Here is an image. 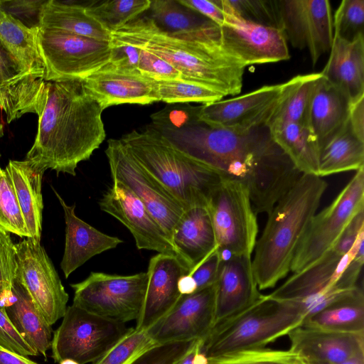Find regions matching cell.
I'll return each mask as SVG.
<instances>
[{
  "label": "cell",
  "mask_w": 364,
  "mask_h": 364,
  "mask_svg": "<svg viewBox=\"0 0 364 364\" xmlns=\"http://www.w3.org/2000/svg\"><path fill=\"white\" fill-rule=\"evenodd\" d=\"M171 242L191 272L209 256L217 244L208 207L184 210L173 230Z\"/></svg>",
  "instance_id": "28"
},
{
  "label": "cell",
  "mask_w": 364,
  "mask_h": 364,
  "mask_svg": "<svg viewBox=\"0 0 364 364\" xmlns=\"http://www.w3.org/2000/svg\"><path fill=\"white\" fill-rule=\"evenodd\" d=\"M364 229V211L358 213L347 225L337 242L332 247L341 255L349 251L361 230Z\"/></svg>",
  "instance_id": "53"
},
{
  "label": "cell",
  "mask_w": 364,
  "mask_h": 364,
  "mask_svg": "<svg viewBox=\"0 0 364 364\" xmlns=\"http://www.w3.org/2000/svg\"><path fill=\"white\" fill-rule=\"evenodd\" d=\"M17 267L16 250L10 233L0 230V304L4 307L12 301Z\"/></svg>",
  "instance_id": "45"
},
{
  "label": "cell",
  "mask_w": 364,
  "mask_h": 364,
  "mask_svg": "<svg viewBox=\"0 0 364 364\" xmlns=\"http://www.w3.org/2000/svg\"><path fill=\"white\" fill-rule=\"evenodd\" d=\"M144 13L160 31L173 35L198 33L219 27L178 0L151 1Z\"/></svg>",
  "instance_id": "35"
},
{
  "label": "cell",
  "mask_w": 364,
  "mask_h": 364,
  "mask_svg": "<svg viewBox=\"0 0 364 364\" xmlns=\"http://www.w3.org/2000/svg\"><path fill=\"white\" fill-rule=\"evenodd\" d=\"M321 73L346 95L350 105L364 97V36L352 41L333 36L328 59Z\"/></svg>",
  "instance_id": "27"
},
{
  "label": "cell",
  "mask_w": 364,
  "mask_h": 364,
  "mask_svg": "<svg viewBox=\"0 0 364 364\" xmlns=\"http://www.w3.org/2000/svg\"><path fill=\"white\" fill-rule=\"evenodd\" d=\"M102 111L82 79L47 82L36 136L25 160L44 172L75 176L78 164L105 139Z\"/></svg>",
  "instance_id": "2"
},
{
  "label": "cell",
  "mask_w": 364,
  "mask_h": 364,
  "mask_svg": "<svg viewBox=\"0 0 364 364\" xmlns=\"http://www.w3.org/2000/svg\"><path fill=\"white\" fill-rule=\"evenodd\" d=\"M364 1L343 0L333 19V36L352 41L363 35Z\"/></svg>",
  "instance_id": "43"
},
{
  "label": "cell",
  "mask_w": 364,
  "mask_h": 364,
  "mask_svg": "<svg viewBox=\"0 0 364 364\" xmlns=\"http://www.w3.org/2000/svg\"><path fill=\"white\" fill-rule=\"evenodd\" d=\"M178 1L209 18L220 27L227 21L228 13L225 11L221 0H178Z\"/></svg>",
  "instance_id": "52"
},
{
  "label": "cell",
  "mask_w": 364,
  "mask_h": 364,
  "mask_svg": "<svg viewBox=\"0 0 364 364\" xmlns=\"http://www.w3.org/2000/svg\"><path fill=\"white\" fill-rule=\"evenodd\" d=\"M0 364H38L25 356L0 348Z\"/></svg>",
  "instance_id": "55"
},
{
  "label": "cell",
  "mask_w": 364,
  "mask_h": 364,
  "mask_svg": "<svg viewBox=\"0 0 364 364\" xmlns=\"http://www.w3.org/2000/svg\"><path fill=\"white\" fill-rule=\"evenodd\" d=\"M38 28H30L0 9V43L25 71L44 78V68L36 44Z\"/></svg>",
  "instance_id": "34"
},
{
  "label": "cell",
  "mask_w": 364,
  "mask_h": 364,
  "mask_svg": "<svg viewBox=\"0 0 364 364\" xmlns=\"http://www.w3.org/2000/svg\"><path fill=\"white\" fill-rule=\"evenodd\" d=\"M0 348L25 357L39 355L19 334L1 304Z\"/></svg>",
  "instance_id": "48"
},
{
  "label": "cell",
  "mask_w": 364,
  "mask_h": 364,
  "mask_svg": "<svg viewBox=\"0 0 364 364\" xmlns=\"http://www.w3.org/2000/svg\"><path fill=\"white\" fill-rule=\"evenodd\" d=\"M327 187L321 177L302 174L267 213L252 259L259 290L274 288L291 271L298 246Z\"/></svg>",
  "instance_id": "4"
},
{
  "label": "cell",
  "mask_w": 364,
  "mask_h": 364,
  "mask_svg": "<svg viewBox=\"0 0 364 364\" xmlns=\"http://www.w3.org/2000/svg\"><path fill=\"white\" fill-rule=\"evenodd\" d=\"M109 42L111 46L109 65L120 70L137 71L141 49L113 39Z\"/></svg>",
  "instance_id": "50"
},
{
  "label": "cell",
  "mask_w": 364,
  "mask_h": 364,
  "mask_svg": "<svg viewBox=\"0 0 364 364\" xmlns=\"http://www.w3.org/2000/svg\"><path fill=\"white\" fill-rule=\"evenodd\" d=\"M39 27L109 41L111 33L90 16L83 4L46 0L42 6Z\"/></svg>",
  "instance_id": "32"
},
{
  "label": "cell",
  "mask_w": 364,
  "mask_h": 364,
  "mask_svg": "<svg viewBox=\"0 0 364 364\" xmlns=\"http://www.w3.org/2000/svg\"><path fill=\"white\" fill-rule=\"evenodd\" d=\"M192 341L157 344L144 351L129 364H176Z\"/></svg>",
  "instance_id": "46"
},
{
  "label": "cell",
  "mask_w": 364,
  "mask_h": 364,
  "mask_svg": "<svg viewBox=\"0 0 364 364\" xmlns=\"http://www.w3.org/2000/svg\"><path fill=\"white\" fill-rule=\"evenodd\" d=\"M12 291L14 300L4 307L9 319L26 342L39 355L46 357V352L51 347L52 326L16 281Z\"/></svg>",
  "instance_id": "31"
},
{
  "label": "cell",
  "mask_w": 364,
  "mask_h": 364,
  "mask_svg": "<svg viewBox=\"0 0 364 364\" xmlns=\"http://www.w3.org/2000/svg\"><path fill=\"white\" fill-rule=\"evenodd\" d=\"M215 284L181 295L171 310L147 332L156 344L205 339L215 323Z\"/></svg>",
  "instance_id": "17"
},
{
  "label": "cell",
  "mask_w": 364,
  "mask_h": 364,
  "mask_svg": "<svg viewBox=\"0 0 364 364\" xmlns=\"http://www.w3.org/2000/svg\"><path fill=\"white\" fill-rule=\"evenodd\" d=\"M193 364H208V358L200 350L194 356Z\"/></svg>",
  "instance_id": "58"
},
{
  "label": "cell",
  "mask_w": 364,
  "mask_h": 364,
  "mask_svg": "<svg viewBox=\"0 0 364 364\" xmlns=\"http://www.w3.org/2000/svg\"><path fill=\"white\" fill-rule=\"evenodd\" d=\"M281 30L294 48L309 52L315 65L329 51L333 39L328 0H277Z\"/></svg>",
  "instance_id": "15"
},
{
  "label": "cell",
  "mask_w": 364,
  "mask_h": 364,
  "mask_svg": "<svg viewBox=\"0 0 364 364\" xmlns=\"http://www.w3.org/2000/svg\"><path fill=\"white\" fill-rule=\"evenodd\" d=\"M84 87L102 110L117 105L159 102L156 81L138 71H124L107 63L82 80Z\"/></svg>",
  "instance_id": "23"
},
{
  "label": "cell",
  "mask_w": 364,
  "mask_h": 364,
  "mask_svg": "<svg viewBox=\"0 0 364 364\" xmlns=\"http://www.w3.org/2000/svg\"><path fill=\"white\" fill-rule=\"evenodd\" d=\"M36 44L46 82L85 79L109 63V41L38 28Z\"/></svg>",
  "instance_id": "10"
},
{
  "label": "cell",
  "mask_w": 364,
  "mask_h": 364,
  "mask_svg": "<svg viewBox=\"0 0 364 364\" xmlns=\"http://www.w3.org/2000/svg\"><path fill=\"white\" fill-rule=\"evenodd\" d=\"M151 0H105L84 3L86 13L109 33L146 12Z\"/></svg>",
  "instance_id": "38"
},
{
  "label": "cell",
  "mask_w": 364,
  "mask_h": 364,
  "mask_svg": "<svg viewBox=\"0 0 364 364\" xmlns=\"http://www.w3.org/2000/svg\"><path fill=\"white\" fill-rule=\"evenodd\" d=\"M363 243L364 229L345 255H341L331 249L311 266L294 273L268 296L276 301L296 303L306 317L328 294L353 288L342 277L359 250L364 247Z\"/></svg>",
  "instance_id": "12"
},
{
  "label": "cell",
  "mask_w": 364,
  "mask_h": 364,
  "mask_svg": "<svg viewBox=\"0 0 364 364\" xmlns=\"http://www.w3.org/2000/svg\"><path fill=\"white\" fill-rule=\"evenodd\" d=\"M225 11L228 18L220 27L222 45L238 63L246 68L290 58L281 29L249 22Z\"/></svg>",
  "instance_id": "16"
},
{
  "label": "cell",
  "mask_w": 364,
  "mask_h": 364,
  "mask_svg": "<svg viewBox=\"0 0 364 364\" xmlns=\"http://www.w3.org/2000/svg\"><path fill=\"white\" fill-rule=\"evenodd\" d=\"M60 202L65 222V241L60 267L65 278L87 261L103 252L116 248L123 241L91 226L75 214V204L68 205L51 186Z\"/></svg>",
  "instance_id": "25"
},
{
  "label": "cell",
  "mask_w": 364,
  "mask_h": 364,
  "mask_svg": "<svg viewBox=\"0 0 364 364\" xmlns=\"http://www.w3.org/2000/svg\"><path fill=\"white\" fill-rule=\"evenodd\" d=\"M305 314L291 301L263 295L240 312L218 323L204 339L207 358L246 349L264 348L301 325Z\"/></svg>",
  "instance_id": "6"
},
{
  "label": "cell",
  "mask_w": 364,
  "mask_h": 364,
  "mask_svg": "<svg viewBox=\"0 0 364 364\" xmlns=\"http://www.w3.org/2000/svg\"><path fill=\"white\" fill-rule=\"evenodd\" d=\"M111 39L157 55L174 67L181 80L204 85L224 97L238 95L242 90L245 67L224 50L220 26L173 35L160 31L141 14L112 33Z\"/></svg>",
  "instance_id": "3"
},
{
  "label": "cell",
  "mask_w": 364,
  "mask_h": 364,
  "mask_svg": "<svg viewBox=\"0 0 364 364\" xmlns=\"http://www.w3.org/2000/svg\"><path fill=\"white\" fill-rule=\"evenodd\" d=\"M203 343V339L193 341L185 354L180 358L176 364H193L194 356L198 352L201 350Z\"/></svg>",
  "instance_id": "56"
},
{
  "label": "cell",
  "mask_w": 364,
  "mask_h": 364,
  "mask_svg": "<svg viewBox=\"0 0 364 364\" xmlns=\"http://www.w3.org/2000/svg\"><path fill=\"white\" fill-rule=\"evenodd\" d=\"M333 364H364V357H358L341 363Z\"/></svg>",
  "instance_id": "59"
},
{
  "label": "cell",
  "mask_w": 364,
  "mask_h": 364,
  "mask_svg": "<svg viewBox=\"0 0 364 364\" xmlns=\"http://www.w3.org/2000/svg\"><path fill=\"white\" fill-rule=\"evenodd\" d=\"M137 161L184 208L207 206L222 178L173 147L150 124L120 139Z\"/></svg>",
  "instance_id": "5"
},
{
  "label": "cell",
  "mask_w": 364,
  "mask_h": 364,
  "mask_svg": "<svg viewBox=\"0 0 364 364\" xmlns=\"http://www.w3.org/2000/svg\"><path fill=\"white\" fill-rule=\"evenodd\" d=\"M361 211H364V167L355 171L330 205L312 218L296 251L291 272H299L317 262Z\"/></svg>",
  "instance_id": "9"
},
{
  "label": "cell",
  "mask_w": 364,
  "mask_h": 364,
  "mask_svg": "<svg viewBox=\"0 0 364 364\" xmlns=\"http://www.w3.org/2000/svg\"><path fill=\"white\" fill-rule=\"evenodd\" d=\"M134 329L72 304L53 333L52 358L55 363L70 359L79 364L93 363Z\"/></svg>",
  "instance_id": "7"
},
{
  "label": "cell",
  "mask_w": 364,
  "mask_h": 364,
  "mask_svg": "<svg viewBox=\"0 0 364 364\" xmlns=\"http://www.w3.org/2000/svg\"><path fill=\"white\" fill-rule=\"evenodd\" d=\"M15 247L18 265L16 282L52 326L63 317L69 295L41 241L25 237L16 243Z\"/></svg>",
  "instance_id": "14"
},
{
  "label": "cell",
  "mask_w": 364,
  "mask_h": 364,
  "mask_svg": "<svg viewBox=\"0 0 364 364\" xmlns=\"http://www.w3.org/2000/svg\"><path fill=\"white\" fill-rule=\"evenodd\" d=\"M59 364H79V363L75 360L66 359V360H63L60 361L59 363Z\"/></svg>",
  "instance_id": "60"
},
{
  "label": "cell",
  "mask_w": 364,
  "mask_h": 364,
  "mask_svg": "<svg viewBox=\"0 0 364 364\" xmlns=\"http://www.w3.org/2000/svg\"><path fill=\"white\" fill-rule=\"evenodd\" d=\"M4 135V128L3 125L0 123V138ZM2 168L0 166V173L1 172Z\"/></svg>",
  "instance_id": "61"
},
{
  "label": "cell",
  "mask_w": 364,
  "mask_h": 364,
  "mask_svg": "<svg viewBox=\"0 0 364 364\" xmlns=\"http://www.w3.org/2000/svg\"><path fill=\"white\" fill-rule=\"evenodd\" d=\"M137 71L156 81L181 79L180 73L171 64L143 49H141Z\"/></svg>",
  "instance_id": "49"
},
{
  "label": "cell",
  "mask_w": 364,
  "mask_h": 364,
  "mask_svg": "<svg viewBox=\"0 0 364 364\" xmlns=\"http://www.w3.org/2000/svg\"><path fill=\"white\" fill-rule=\"evenodd\" d=\"M4 170L11 180L29 237L41 241L44 171L26 160H10Z\"/></svg>",
  "instance_id": "29"
},
{
  "label": "cell",
  "mask_w": 364,
  "mask_h": 364,
  "mask_svg": "<svg viewBox=\"0 0 364 364\" xmlns=\"http://www.w3.org/2000/svg\"><path fill=\"white\" fill-rule=\"evenodd\" d=\"M364 167V141L352 132L348 121L320 152L318 176L358 171Z\"/></svg>",
  "instance_id": "36"
},
{
  "label": "cell",
  "mask_w": 364,
  "mask_h": 364,
  "mask_svg": "<svg viewBox=\"0 0 364 364\" xmlns=\"http://www.w3.org/2000/svg\"><path fill=\"white\" fill-rule=\"evenodd\" d=\"M267 126L274 142L302 174L318 176L320 149L307 125L272 121Z\"/></svg>",
  "instance_id": "30"
},
{
  "label": "cell",
  "mask_w": 364,
  "mask_h": 364,
  "mask_svg": "<svg viewBox=\"0 0 364 364\" xmlns=\"http://www.w3.org/2000/svg\"><path fill=\"white\" fill-rule=\"evenodd\" d=\"M222 264L217 248L203 260L190 274L197 286V291L215 284Z\"/></svg>",
  "instance_id": "51"
},
{
  "label": "cell",
  "mask_w": 364,
  "mask_h": 364,
  "mask_svg": "<svg viewBox=\"0 0 364 364\" xmlns=\"http://www.w3.org/2000/svg\"><path fill=\"white\" fill-rule=\"evenodd\" d=\"M208 364H303L304 361L290 350L259 348L238 350L208 358Z\"/></svg>",
  "instance_id": "40"
},
{
  "label": "cell",
  "mask_w": 364,
  "mask_h": 364,
  "mask_svg": "<svg viewBox=\"0 0 364 364\" xmlns=\"http://www.w3.org/2000/svg\"><path fill=\"white\" fill-rule=\"evenodd\" d=\"M252 259V256L234 255L222 262L215 283L214 326L247 308L262 296L253 273Z\"/></svg>",
  "instance_id": "24"
},
{
  "label": "cell",
  "mask_w": 364,
  "mask_h": 364,
  "mask_svg": "<svg viewBox=\"0 0 364 364\" xmlns=\"http://www.w3.org/2000/svg\"></svg>",
  "instance_id": "62"
},
{
  "label": "cell",
  "mask_w": 364,
  "mask_h": 364,
  "mask_svg": "<svg viewBox=\"0 0 364 364\" xmlns=\"http://www.w3.org/2000/svg\"><path fill=\"white\" fill-rule=\"evenodd\" d=\"M178 289L181 295H189L197 291L196 282L190 273L183 275L179 279Z\"/></svg>",
  "instance_id": "57"
},
{
  "label": "cell",
  "mask_w": 364,
  "mask_h": 364,
  "mask_svg": "<svg viewBox=\"0 0 364 364\" xmlns=\"http://www.w3.org/2000/svg\"><path fill=\"white\" fill-rule=\"evenodd\" d=\"M159 102L171 104L198 102L206 105L221 100L224 95L202 84L181 79L156 81Z\"/></svg>",
  "instance_id": "39"
},
{
  "label": "cell",
  "mask_w": 364,
  "mask_h": 364,
  "mask_svg": "<svg viewBox=\"0 0 364 364\" xmlns=\"http://www.w3.org/2000/svg\"><path fill=\"white\" fill-rule=\"evenodd\" d=\"M350 107L346 95L321 73L313 86L307 121L320 152L347 124Z\"/></svg>",
  "instance_id": "26"
},
{
  "label": "cell",
  "mask_w": 364,
  "mask_h": 364,
  "mask_svg": "<svg viewBox=\"0 0 364 364\" xmlns=\"http://www.w3.org/2000/svg\"><path fill=\"white\" fill-rule=\"evenodd\" d=\"M0 230L20 237H29L11 180L4 168L0 173Z\"/></svg>",
  "instance_id": "42"
},
{
  "label": "cell",
  "mask_w": 364,
  "mask_h": 364,
  "mask_svg": "<svg viewBox=\"0 0 364 364\" xmlns=\"http://www.w3.org/2000/svg\"><path fill=\"white\" fill-rule=\"evenodd\" d=\"M320 76L321 73L298 75L282 83L279 101L269 122L282 121L307 125L313 86Z\"/></svg>",
  "instance_id": "37"
},
{
  "label": "cell",
  "mask_w": 364,
  "mask_h": 364,
  "mask_svg": "<svg viewBox=\"0 0 364 364\" xmlns=\"http://www.w3.org/2000/svg\"><path fill=\"white\" fill-rule=\"evenodd\" d=\"M338 332L364 331V294L359 287L348 296L306 316L301 325Z\"/></svg>",
  "instance_id": "33"
},
{
  "label": "cell",
  "mask_w": 364,
  "mask_h": 364,
  "mask_svg": "<svg viewBox=\"0 0 364 364\" xmlns=\"http://www.w3.org/2000/svg\"><path fill=\"white\" fill-rule=\"evenodd\" d=\"M225 9L245 21L280 28L277 0H222Z\"/></svg>",
  "instance_id": "41"
},
{
  "label": "cell",
  "mask_w": 364,
  "mask_h": 364,
  "mask_svg": "<svg viewBox=\"0 0 364 364\" xmlns=\"http://www.w3.org/2000/svg\"><path fill=\"white\" fill-rule=\"evenodd\" d=\"M113 183L99 200L101 210L122 223L133 235L138 250L180 256L169 237L144 203L123 183Z\"/></svg>",
  "instance_id": "18"
},
{
  "label": "cell",
  "mask_w": 364,
  "mask_h": 364,
  "mask_svg": "<svg viewBox=\"0 0 364 364\" xmlns=\"http://www.w3.org/2000/svg\"><path fill=\"white\" fill-rule=\"evenodd\" d=\"M105 154L112 181L129 188L144 203L170 240L184 208L137 161L120 139L107 141Z\"/></svg>",
  "instance_id": "13"
},
{
  "label": "cell",
  "mask_w": 364,
  "mask_h": 364,
  "mask_svg": "<svg viewBox=\"0 0 364 364\" xmlns=\"http://www.w3.org/2000/svg\"><path fill=\"white\" fill-rule=\"evenodd\" d=\"M282 84L264 85L243 95L197 106L208 125L238 129L267 126L277 107Z\"/></svg>",
  "instance_id": "19"
},
{
  "label": "cell",
  "mask_w": 364,
  "mask_h": 364,
  "mask_svg": "<svg viewBox=\"0 0 364 364\" xmlns=\"http://www.w3.org/2000/svg\"><path fill=\"white\" fill-rule=\"evenodd\" d=\"M287 336L289 350L308 364L338 363L364 357V331L338 332L299 326Z\"/></svg>",
  "instance_id": "21"
},
{
  "label": "cell",
  "mask_w": 364,
  "mask_h": 364,
  "mask_svg": "<svg viewBox=\"0 0 364 364\" xmlns=\"http://www.w3.org/2000/svg\"><path fill=\"white\" fill-rule=\"evenodd\" d=\"M149 124L173 147L240 183L250 193L255 213H268L302 173L273 140L268 126L248 129L208 125L197 107L171 104L151 115Z\"/></svg>",
  "instance_id": "1"
},
{
  "label": "cell",
  "mask_w": 364,
  "mask_h": 364,
  "mask_svg": "<svg viewBox=\"0 0 364 364\" xmlns=\"http://www.w3.org/2000/svg\"><path fill=\"white\" fill-rule=\"evenodd\" d=\"M207 207L218 248L234 255L252 256L259 228L247 188L222 179L211 193Z\"/></svg>",
  "instance_id": "11"
},
{
  "label": "cell",
  "mask_w": 364,
  "mask_h": 364,
  "mask_svg": "<svg viewBox=\"0 0 364 364\" xmlns=\"http://www.w3.org/2000/svg\"><path fill=\"white\" fill-rule=\"evenodd\" d=\"M348 123L353 134L364 141V97L350 105Z\"/></svg>",
  "instance_id": "54"
},
{
  "label": "cell",
  "mask_w": 364,
  "mask_h": 364,
  "mask_svg": "<svg viewBox=\"0 0 364 364\" xmlns=\"http://www.w3.org/2000/svg\"><path fill=\"white\" fill-rule=\"evenodd\" d=\"M148 285L146 272L132 275L92 272L83 281L71 284L73 304L120 323L136 321Z\"/></svg>",
  "instance_id": "8"
},
{
  "label": "cell",
  "mask_w": 364,
  "mask_h": 364,
  "mask_svg": "<svg viewBox=\"0 0 364 364\" xmlns=\"http://www.w3.org/2000/svg\"><path fill=\"white\" fill-rule=\"evenodd\" d=\"M146 273L147 289L141 314L136 321V330L149 329L171 310L181 296L178 280L191 271L178 257L158 253L149 259Z\"/></svg>",
  "instance_id": "22"
},
{
  "label": "cell",
  "mask_w": 364,
  "mask_h": 364,
  "mask_svg": "<svg viewBox=\"0 0 364 364\" xmlns=\"http://www.w3.org/2000/svg\"><path fill=\"white\" fill-rule=\"evenodd\" d=\"M157 345L146 330L134 329L93 364H129L144 351Z\"/></svg>",
  "instance_id": "44"
},
{
  "label": "cell",
  "mask_w": 364,
  "mask_h": 364,
  "mask_svg": "<svg viewBox=\"0 0 364 364\" xmlns=\"http://www.w3.org/2000/svg\"><path fill=\"white\" fill-rule=\"evenodd\" d=\"M47 89L44 78L25 71L0 43V109L9 124L26 113L38 116L43 109Z\"/></svg>",
  "instance_id": "20"
},
{
  "label": "cell",
  "mask_w": 364,
  "mask_h": 364,
  "mask_svg": "<svg viewBox=\"0 0 364 364\" xmlns=\"http://www.w3.org/2000/svg\"><path fill=\"white\" fill-rule=\"evenodd\" d=\"M46 0H0V9L26 26L39 27L40 14Z\"/></svg>",
  "instance_id": "47"
}]
</instances>
